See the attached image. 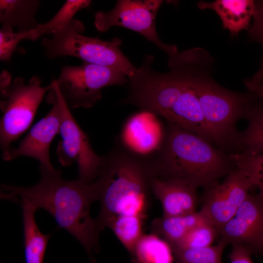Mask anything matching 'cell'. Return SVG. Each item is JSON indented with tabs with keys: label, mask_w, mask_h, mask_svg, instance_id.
<instances>
[{
	"label": "cell",
	"mask_w": 263,
	"mask_h": 263,
	"mask_svg": "<svg viewBox=\"0 0 263 263\" xmlns=\"http://www.w3.org/2000/svg\"><path fill=\"white\" fill-rule=\"evenodd\" d=\"M248 91L255 94L259 98L263 99V81L258 83L244 82Z\"/></svg>",
	"instance_id": "obj_30"
},
{
	"label": "cell",
	"mask_w": 263,
	"mask_h": 263,
	"mask_svg": "<svg viewBox=\"0 0 263 263\" xmlns=\"http://www.w3.org/2000/svg\"><path fill=\"white\" fill-rule=\"evenodd\" d=\"M219 242L263 254V196L249 193L234 216L219 232Z\"/></svg>",
	"instance_id": "obj_12"
},
{
	"label": "cell",
	"mask_w": 263,
	"mask_h": 263,
	"mask_svg": "<svg viewBox=\"0 0 263 263\" xmlns=\"http://www.w3.org/2000/svg\"><path fill=\"white\" fill-rule=\"evenodd\" d=\"M60 110L59 133L62 140L56 149L61 165L68 167L76 162L78 179L87 184L93 183L98 177L104 162V156L96 154L92 149L86 133L82 130L64 101L56 80L51 82Z\"/></svg>",
	"instance_id": "obj_8"
},
{
	"label": "cell",
	"mask_w": 263,
	"mask_h": 263,
	"mask_svg": "<svg viewBox=\"0 0 263 263\" xmlns=\"http://www.w3.org/2000/svg\"><path fill=\"white\" fill-rule=\"evenodd\" d=\"M197 6L202 10L214 11L220 17L224 27L232 36L237 35L243 30H248L255 8L253 0H202L198 2Z\"/></svg>",
	"instance_id": "obj_16"
},
{
	"label": "cell",
	"mask_w": 263,
	"mask_h": 263,
	"mask_svg": "<svg viewBox=\"0 0 263 263\" xmlns=\"http://www.w3.org/2000/svg\"><path fill=\"white\" fill-rule=\"evenodd\" d=\"M255 12L253 23L248 29V41L260 44L262 48V56L260 68L256 74L263 72V0H255Z\"/></svg>",
	"instance_id": "obj_28"
},
{
	"label": "cell",
	"mask_w": 263,
	"mask_h": 263,
	"mask_svg": "<svg viewBox=\"0 0 263 263\" xmlns=\"http://www.w3.org/2000/svg\"><path fill=\"white\" fill-rule=\"evenodd\" d=\"M214 64L213 57L200 47L183 51L174 60L198 98L214 144L224 151L235 149L236 125L259 98L248 91L233 92L221 86L212 77Z\"/></svg>",
	"instance_id": "obj_2"
},
{
	"label": "cell",
	"mask_w": 263,
	"mask_h": 263,
	"mask_svg": "<svg viewBox=\"0 0 263 263\" xmlns=\"http://www.w3.org/2000/svg\"><path fill=\"white\" fill-rule=\"evenodd\" d=\"M168 66L166 73L150 69L144 74L134 90L133 105L214 144L194 93L181 72Z\"/></svg>",
	"instance_id": "obj_5"
},
{
	"label": "cell",
	"mask_w": 263,
	"mask_h": 263,
	"mask_svg": "<svg viewBox=\"0 0 263 263\" xmlns=\"http://www.w3.org/2000/svg\"><path fill=\"white\" fill-rule=\"evenodd\" d=\"M229 155L236 168L245 173L263 196V153L242 151Z\"/></svg>",
	"instance_id": "obj_24"
},
{
	"label": "cell",
	"mask_w": 263,
	"mask_h": 263,
	"mask_svg": "<svg viewBox=\"0 0 263 263\" xmlns=\"http://www.w3.org/2000/svg\"><path fill=\"white\" fill-rule=\"evenodd\" d=\"M167 123L164 143L153 158L157 178L205 189L236 169L229 154L196 134Z\"/></svg>",
	"instance_id": "obj_4"
},
{
	"label": "cell",
	"mask_w": 263,
	"mask_h": 263,
	"mask_svg": "<svg viewBox=\"0 0 263 263\" xmlns=\"http://www.w3.org/2000/svg\"><path fill=\"white\" fill-rule=\"evenodd\" d=\"M161 0H119L108 12H97L94 25L97 31L104 32L113 26H122L135 31L153 42L168 56L177 52L176 46L167 44L159 38L155 19L163 3Z\"/></svg>",
	"instance_id": "obj_10"
},
{
	"label": "cell",
	"mask_w": 263,
	"mask_h": 263,
	"mask_svg": "<svg viewBox=\"0 0 263 263\" xmlns=\"http://www.w3.org/2000/svg\"><path fill=\"white\" fill-rule=\"evenodd\" d=\"M254 187L245 173L236 168L222 183L217 182L204 189L200 211L219 233Z\"/></svg>",
	"instance_id": "obj_11"
},
{
	"label": "cell",
	"mask_w": 263,
	"mask_h": 263,
	"mask_svg": "<svg viewBox=\"0 0 263 263\" xmlns=\"http://www.w3.org/2000/svg\"><path fill=\"white\" fill-rule=\"evenodd\" d=\"M245 80L247 82L251 83H258L263 81V72L260 74L255 73L253 76Z\"/></svg>",
	"instance_id": "obj_31"
},
{
	"label": "cell",
	"mask_w": 263,
	"mask_h": 263,
	"mask_svg": "<svg viewBox=\"0 0 263 263\" xmlns=\"http://www.w3.org/2000/svg\"><path fill=\"white\" fill-rule=\"evenodd\" d=\"M245 119L248 125L244 131L238 132L236 152L263 153V99L259 98L250 106Z\"/></svg>",
	"instance_id": "obj_20"
},
{
	"label": "cell",
	"mask_w": 263,
	"mask_h": 263,
	"mask_svg": "<svg viewBox=\"0 0 263 263\" xmlns=\"http://www.w3.org/2000/svg\"><path fill=\"white\" fill-rule=\"evenodd\" d=\"M219 235V231L214 226L209 223L203 224L191 230L171 248L173 251L209 246Z\"/></svg>",
	"instance_id": "obj_26"
},
{
	"label": "cell",
	"mask_w": 263,
	"mask_h": 263,
	"mask_svg": "<svg viewBox=\"0 0 263 263\" xmlns=\"http://www.w3.org/2000/svg\"><path fill=\"white\" fill-rule=\"evenodd\" d=\"M251 253L243 247L232 245L229 255L230 263H253Z\"/></svg>",
	"instance_id": "obj_29"
},
{
	"label": "cell",
	"mask_w": 263,
	"mask_h": 263,
	"mask_svg": "<svg viewBox=\"0 0 263 263\" xmlns=\"http://www.w3.org/2000/svg\"><path fill=\"white\" fill-rule=\"evenodd\" d=\"M46 100L52 105L51 109L34 125L17 148H11L7 154L2 157L3 160L10 161L20 156H28L38 160L41 165L50 171L56 169L51 163L49 151L52 141L59 133L60 114L52 85Z\"/></svg>",
	"instance_id": "obj_13"
},
{
	"label": "cell",
	"mask_w": 263,
	"mask_h": 263,
	"mask_svg": "<svg viewBox=\"0 0 263 263\" xmlns=\"http://www.w3.org/2000/svg\"><path fill=\"white\" fill-rule=\"evenodd\" d=\"M94 182L100 201L95 220L100 230L114 218L136 215L146 219L150 206L151 183L157 177L152 158L127 150L117 138Z\"/></svg>",
	"instance_id": "obj_3"
},
{
	"label": "cell",
	"mask_w": 263,
	"mask_h": 263,
	"mask_svg": "<svg viewBox=\"0 0 263 263\" xmlns=\"http://www.w3.org/2000/svg\"><path fill=\"white\" fill-rule=\"evenodd\" d=\"M152 193L161 202L164 216H175L196 212L197 189L179 180L157 177L151 183Z\"/></svg>",
	"instance_id": "obj_15"
},
{
	"label": "cell",
	"mask_w": 263,
	"mask_h": 263,
	"mask_svg": "<svg viewBox=\"0 0 263 263\" xmlns=\"http://www.w3.org/2000/svg\"><path fill=\"white\" fill-rule=\"evenodd\" d=\"M205 223L210 224L199 211L183 215L163 216L156 218L151 223V230L152 233L164 240L171 247L191 230Z\"/></svg>",
	"instance_id": "obj_18"
},
{
	"label": "cell",
	"mask_w": 263,
	"mask_h": 263,
	"mask_svg": "<svg viewBox=\"0 0 263 263\" xmlns=\"http://www.w3.org/2000/svg\"><path fill=\"white\" fill-rule=\"evenodd\" d=\"M23 220L24 255L26 263H43L51 234L45 235L38 228L35 219L37 209L30 204L21 202Z\"/></svg>",
	"instance_id": "obj_19"
},
{
	"label": "cell",
	"mask_w": 263,
	"mask_h": 263,
	"mask_svg": "<svg viewBox=\"0 0 263 263\" xmlns=\"http://www.w3.org/2000/svg\"><path fill=\"white\" fill-rule=\"evenodd\" d=\"M52 88L51 83L41 86L37 76L27 83L19 76L11 79L7 71L0 79V107L3 113L0 122V144L2 157L11 149V144L18 139L30 126L45 94Z\"/></svg>",
	"instance_id": "obj_7"
},
{
	"label": "cell",
	"mask_w": 263,
	"mask_h": 263,
	"mask_svg": "<svg viewBox=\"0 0 263 263\" xmlns=\"http://www.w3.org/2000/svg\"><path fill=\"white\" fill-rule=\"evenodd\" d=\"M145 218L136 215H121L110 220L106 227L110 228L132 255L143 233Z\"/></svg>",
	"instance_id": "obj_22"
},
{
	"label": "cell",
	"mask_w": 263,
	"mask_h": 263,
	"mask_svg": "<svg viewBox=\"0 0 263 263\" xmlns=\"http://www.w3.org/2000/svg\"><path fill=\"white\" fill-rule=\"evenodd\" d=\"M40 181L29 187L1 186V198L27 202L37 209L50 213L58 225L73 235L85 247L90 263H95L93 251H99L100 230L90 216L92 203L98 200L94 182L87 184L79 179L67 181L59 169L50 171L40 165Z\"/></svg>",
	"instance_id": "obj_1"
},
{
	"label": "cell",
	"mask_w": 263,
	"mask_h": 263,
	"mask_svg": "<svg viewBox=\"0 0 263 263\" xmlns=\"http://www.w3.org/2000/svg\"><path fill=\"white\" fill-rule=\"evenodd\" d=\"M158 116L141 111L126 121L116 138L127 150L138 156L152 158L164 143L166 129Z\"/></svg>",
	"instance_id": "obj_14"
},
{
	"label": "cell",
	"mask_w": 263,
	"mask_h": 263,
	"mask_svg": "<svg viewBox=\"0 0 263 263\" xmlns=\"http://www.w3.org/2000/svg\"><path fill=\"white\" fill-rule=\"evenodd\" d=\"M41 1L38 0H0V22L1 27L18 29L19 32L36 29L40 24L36 15Z\"/></svg>",
	"instance_id": "obj_17"
},
{
	"label": "cell",
	"mask_w": 263,
	"mask_h": 263,
	"mask_svg": "<svg viewBox=\"0 0 263 263\" xmlns=\"http://www.w3.org/2000/svg\"><path fill=\"white\" fill-rule=\"evenodd\" d=\"M34 30L27 32H15L1 27L0 30V59L9 61L19 43L23 39H29Z\"/></svg>",
	"instance_id": "obj_27"
},
{
	"label": "cell",
	"mask_w": 263,
	"mask_h": 263,
	"mask_svg": "<svg viewBox=\"0 0 263 263\" xmlns=\"http://www.w3.org/2000/svg\"><path fill=\"white\" fill-rule=\"evenodd\" d=\"M83 23L73 19L57 30L51 37H44L41 46L46 56L53 59L71 56L121 72L128 77L133 76L138 68L133 65L120 49L122 40L118 38L106 41L84 36Z\"/></svg>",
	"instance_id": "obj_6"
},
{
	"label": "cell",
	"mask_w": 263,
	"mask_h": 263,
	"mask_svg": "<svg viewBox=\"0 0 263 263\" xmlns=\"http://www.w3.org/2000/svg\"><path fill=\"white\" fill-rule=\"evenodd\" d=\"M226 246L219 242L216 245L173 250L175 263H222Z\"/></svg>",
	"instance_id": "obj_25"
},
{
	"label": "cell",
	"mask_w": 263,
	"mask_h": 263,
	"mask_svg": "<svg viewBox=\"0 0 263 263\" xmlns=\"http://www.w3.org/2000/svg\"><path fill=\"white\" fill-rule=\"evenodd\" d=\"M132 256L135 263H172L174 260L170 245L152 233L143 234Z\"/></svg>",
	"instance_id": "obj_21"
},
{
	"label": "cell",
	"mask_w": 263,
	"mask_h": 263,
	"mask_svg": "<svg viewBox=\"0 0 263 263\" xmlns=\"http://www.w3.org/2000/svg\"><path fill=\"white\" fill-rule=\"evenodd\" d=\"M127 76L117 70L83 61L79 66L62 67L56 82L70 109L89 108L101 98L102 89L123 85L129 82Z\"/></svg>",
	"instance_id": "obj_9"
},
{
	"label": "cell",
	"mask_w": 263,
	"mask_h": 263,
	"mask_svg": "<svg viewBox=\"0 0 263 263\" xmlns=\"http://www.w3.org/2000/svg\"><path fill=\"white\" fill-rule=\"evenodd\" d=\"M89 0H67L56 15L48 21L34 30L30 40H35L43 35H53L74 19V15L81 9L87 7Z\"/></svg>",
	"instance_id": "obj_23"
}]
</instances>
